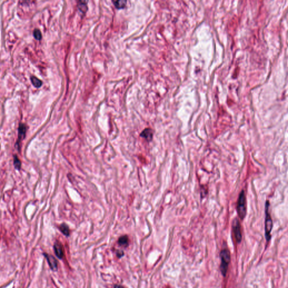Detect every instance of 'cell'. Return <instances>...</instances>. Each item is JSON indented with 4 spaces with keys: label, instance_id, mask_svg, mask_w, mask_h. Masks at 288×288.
<instances>
[{
    "label": "cell",
    "instance_id": "10",
    "mask_svg": "<svg viewBox=\"0 0 288 288\" xmlns=\"http://www.w3.org/2000/svg\"><path fill=\"white\" fill-rule=\"evenodd\" d=\"M118 243L122 246H127L128 244V238L127 235H124L119 238Z\"/></svg>",
    "mask_w": 288,
    "mask_h": 288
},
{
    "label": "cell",
    "instance_id": "11",
    "mask_svg": "<svg viewBox=\"0 0 288 288\" xmlns=\"http://www.w3.org/2000/svg\"><path fill=\"white\" fill-rule=\"evenodd\" d=\"M31 81H32V84L36 87L37 88H39L41 86H42V82L41 80H40L39 79H38L37 78L35 77H32L31 78Z\"/></svg>",
    "mask_w": 288,
    "mask_h": 288
},
{
    "label": "cell",
    "instance_id": "4",
    "mask_svg": "<svg viewBox=\"0 0 288 288\" xmlns=\"http://www.w3.org/2000/svg\"><path fill=\"white\" fill-rule=\"evenodd\" d=\"M232 230L236 240L237 242L240 243L242 239V235L241 231V225L237 218H235L233 221Z\"/></svg>",
    "mask_w": 288,
    "mask_h": 288
},
{
    "label": "cell",
    "instance_id": "13",
    "mask_svg": "<svg viewBox=\"0 0 288 288\" xmlns=\"http://www.w3.org/2000/svg\"><path fill=\"white\" fill-rule=\"evenodd\" d=\"M14 164L15 167L17 169H20L21 167V162L19 159V158L16 155H15L14 158Z\"/></svg>",
    "mask_w": 288,
    "mask_h": 288
},
{
    "label": "cell",
    "instance_id": "8",
    "mask_svg": "<svg viewBox=\"0 0 288 288\" xmlns=\"http://www.w3.org/2000/svg\"><path fill=\"white\" fill-rule=\"evenodd\" d=\"M153 131L150 128L145 129L140 134V136L144 138L148 141H150L153 139Z\"/></svg>",
    "mask_w": 288,
    "mask_h": 288
},
{
    "label": "cell",
    "instance_id": "15",
    "mask_svg": "<svg viewBox=\"0 0 288 288\" xmlns=\"http://www.w3.org/2000/svg\"><path fill=\"white\" fill-rule=\"evenodd\" d=\"M114 288H124L123 287L120 286V285H115L114 287Z\"/></svg>",
    "mask_w": 288,
    "mask_h": 288
},
{
    "label": "cell",
    "instance_id": "3",
    "mask_svg": "<svg viewBox=\"0 0 288 288\" xmlns=\"http://www.w3.org/2000/svg\"><path fill=\"white\" fill-rule=\"evenodd\" d=\"M221 264L220 265V269L223 276H225L227 272L228 264L230 261V254L228 249H224L220 253Z\"/></svg>",
    "mask_w": 288,
    "mask_h": 288
},
{
    "label": "cell",
    "instance_id": "14",
    "mask_svg": "<svg viewBox=\"0 0 288 288\" xmlns=\"http://www.w3.org/2000/svg\"><path fill=\"white\" fill-rule=\"evenodd\" d=\"M33 35H34V38L36 39H37V40H40L42 38V34H41V33L39 29H35L34 30Z\"/></svg>",
    "mask_w": 288,
    "mask_h": 288
},
{
    "label": "cell",
    "instance_id": "5",
    "mask_svg": "<svg viewBox=\"0 0 288 288\" xmlns=\"http://www.w3.org/2000/svg\"><path fill=\"white\" fill-rule=\"evenodd\" d=\"M44 256L47 261V262L49 265L51 269L53 271H57L58 269V262L51 255H49L48 254H44Z\"/></svg>",
    "mask_w": 288,
    "mask_h": 288
},
{
    "label": "cell",
    "instance_id": "7",
    "mask_svg": "<svg viewBox=\"0 0 288 288\" xmlns=\"http://www.w3.org/2000/svg\"><path fill=\"white\" fill-rule=\"evenodd\" d=\"M54 249L56 256L60 259L62 258L64 256V252L62 244L59 242H56L54 245Z\"/></svg>",
    "mask_w": 288,
    "mask_h": 288
},
{
    "label": "cell",
    "instance_id": "12",
    "mask_svg": "<svg viewBox=\"0 0 288 288\" xmlns=\"http://www.w3.org/2000/svg\"><path fill=\"white\" fill-rule=\"evenodd\" d=\"M126 1H113V3H114L115 6L117 9H123V7H125L126 5Z\"/></svg>",
    "mask_w": 288,
    "mask_h": 288
},
{
    "label": "cell",
    "instance_id": "1",
    "mask_svg": "<svg viewBox=\"0 0 288 288\" xmlns=\"http://www.w3.org/2000/svg\"><path fill=\"white\" fill-rule=\"evenodd\" d=\"M236 210L238 215L241 220H243L246 214V197L244 190L240 192L237 202Z\"/></svg>",
    "mask_w": 288,
    "mask_h": 288
},
{
    "label": "cell",
    "instance_id": "6",
    "mask_svg": "<svg viewBox=\"0 0 288 288\" xmlns=\"http://www.w3.org/2000/svg\"><path fill=\"white\" fill-rule=\"evenodd\" d=\"M26 131V126L24 124L21 123L19 125V127L18 129V132H19L18 138V141H17V146H18V147H19V143L25 137Z\"/></svg>",
    "mask_w": 288,
    "mask_h": 288
},
{
    "label": "cell",
    "instance_id": "2",
    "mask_svg": "<svg viewBox=\"0 0 288 288\" xmlns=\"http://www.w3.org/2000/svg\"><path fill=\"white\" fill-rule=\"evenodd\" d=\"M269 203L268 201H267L265 205V236L266 240L268 242L271 239V232L273 227V222L271 217L270 214L268 212Z\"/></svg>",
    "mask_w": 288,
    "mask_h": 288
},
{
    "label": "cell",
    "instance_id": "9",
    "mask_svg": "<svg viewBox=\"0 0 288 288\" xmlns=\"http://www.w3.org/2000/svg\"><path fill=\"white\" fill-rule=\"evenodd\" d=\"M59 229L61 231V232L66 236H69V233H70V231H69V228L68 227V226H67L66 224L65 223H63L62 224L60 227H59Z\"/></svg>",
    "mask_w": 288,
    "mask_h": 288
}]
</instances>
